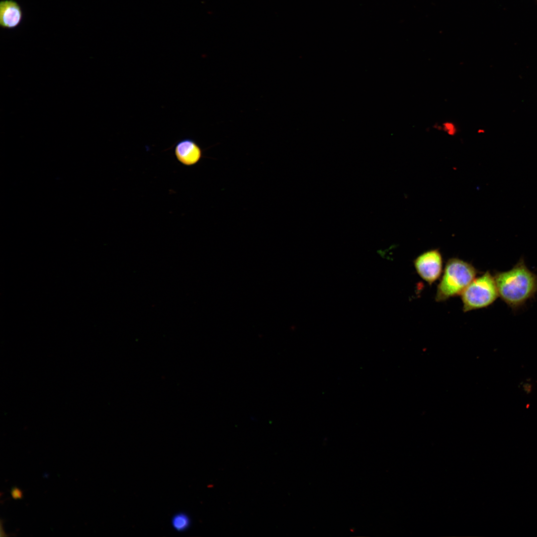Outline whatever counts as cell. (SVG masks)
<instances>
[{
	"label": "cell",
	"mask_w": 537,
	"mask_h": 537,
	"mask_svg": "<svg viewBox=\"0 0 537 537\" xmlns=\"http://www.w3.org/2000/svg\"><path fill=\"white\" fill-rule=\"evenodd\" d=\"M494 276L498 296L513 309L524 305L537 293V275L523 259L511 269L496 272Z\"/></svg>",
	"instance_id": "1"
},
{
	"label": "cell",
	"mask_w": 537,
	"mask_h": 537,
	"mask_svg": "<svg viewBox=\"0 0 537 537\" xmlns=\"http://www.w3.org/2000/svg\"><path fill=\"white\" fill-rule=\"evenodd\" d=\"M477 272L476 269L470 263L456 258L448 259L437 287L436 301H444L461 295L476 277Z\"/></svg>",
	"instance_id": "2"
},
{
	"label": "cell",
	"mask_w": 537,
	"mask_h": 537,
	"mask_svg": "<svg viewBox=\"0 0 537 537\" xmlns=\"http://www.w3.org/2000/svg\"><path fill=\"white\" fill-rule=\"evenodd\" d=\"M461 296L465 312L490 306L499 296L494 275L487 271L475 277Z\"/></svg>",
	"instance_id": "3"
},
{
	"label": "cell",
	"mask_w": 537,
	"mask_h": 537,
	"mask_svg": "<svg viewBox=\"0 0 537 537\" xmlns=\"http://www.w3.org/2000/svg\"><path fill=\"white\" fill-rule=\"evenodd\" d=\"M443 258L438 249L426 251L414 261L415 268L419 275L429 284L439 279L443 271Z\"/></svg>",
	"instance_id": "4"
},
{
	"label": "cell",
	"mask_w": 537,
	"mask_h": 537,
	"mask_svg": "<svg viewBox=\"0 0 537 537\" xmlns=\"http://www.w3.org/2000/svg\"><path fill=\"white\" fill-rule=\"evenodd\" d=\"M175 155L179 163L185 166L197 164L202 158L203 152L193 140L185 138L179 141L175 146Z\"/></svg>",
	"instance_id": "5"
},
{
	"label": "cell",
	"mask_w": 537,
	"mask_h": 537,
	"mask_svg": "<svg viewBox=\"0 0 537 537\" xmlns=\"http://www.w3.org/2000/svg\"><path fill=\"white\" fill-rule=\"evenodd\" d=\"M23 13L19 3L14 0L0 1V26L3 29H13L22 22Z\"/></svg>",
	"instance_id": "6"
},
{
	"label": "cell",
	"mask_w": 537,
	"mask_h": 537,
	"mask_svg": "<svg viewBox=\"0 0 537 537\" xmlns=\"http://www.w3.org/2000/svg\"><path fill=\"white\" fill-rule=\"evenodd\" d=\"M172 524L175 530L178 531H182L189 527L190 520L186 514L179 513L175 515L172 518Z\"/></svg>",
	"instance_id": "7"
},
{
	"label": "cell",
	"mask_w": 537,
	"mask_h": 537,
	"mask_svg": "<svg viewBox=\"0 0 537 537\" xmlns=\"http://www.w3.org/2000/svg\"><path fill=\"white\" fill-rule=\"evenodd\" d=\"M434 127L438 130H441L450 136H454L458 131L456 124L452 121L447 120L441 124H436Z\"/></svg>",
	"instance_id": "8"
},
{
	"label": "cell",
	"mask_w": 537,
	"mask_h": 537,
	"mask_svg": "<svg viewBox=\"0 0 537 537\" xmlns=\"http://www.w3.org/2000/svg\"><path fill=\"white\" fill-rule=\"evenodd\" d=\"M10 494L14 499H22L23 497L22 491L16 487L12 488L10 491Z\"/></svg>",
	"instance_id": "9"
}]
</instances>
